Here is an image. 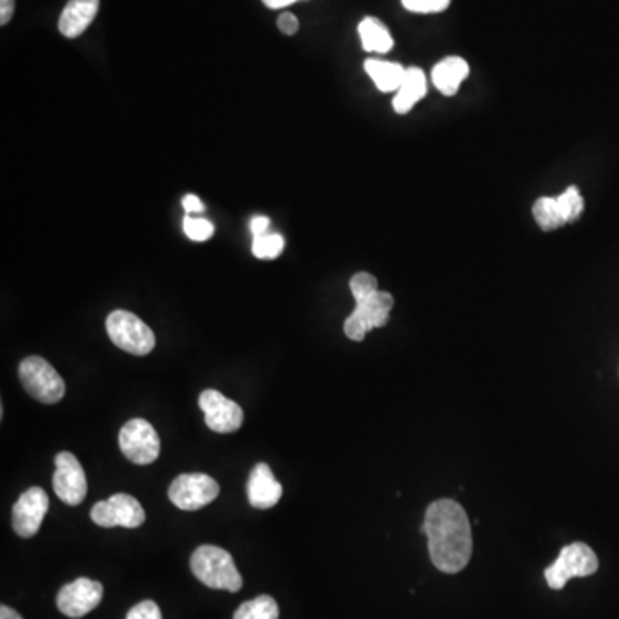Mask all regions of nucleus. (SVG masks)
<instances>
[{
  "label": "nucleus",
  "instance_id": "obj_32",
  "mask_svg": "<svg viewBox=\"0 0 619 619\" xmlns=\"http://www.w3.org/2000/svg\"><path fill=\"white\" fill-rule=\"evenodd\" d=\"M262 2L269 9H282L294 4V2H300V0H262Z\"/></svg>",
  "mask_w": 619,
  "mask_h": 619
},
{
  "label": "nucleus",
  "instance_id": "obj_20",
  "mask_svg": "<svg viewBox=\"0 0 619 619\" xmlns=\"http://www.w3.org/2000/svg\"><path fill=\"white\" fill-rule=\"evenodd\" d=\"M234 619H279L278 602L270 596H259L236 609Z\"/></svg>",
  "mask_w": 619,
  "mask_h": 619
},
{
  "label": "nucleus",
  "instance_id": "obj_12",
  "mask_svg": "<svg viewBox=\"0 0 619 619\" xmlns=\"http://www.w3.org/2000/svg\"><path fill=\"white\" fill-rule=\"evenodd\" d=\"M49 496L42 487H30L12 508V528L23 539L39 533L43 518L49 513Z\"/></svg>",
  "mask_w": 619,
  "mask_h": 619
},
{
  "label": "nucleus",
  "instance_id": "obj_7",
  "mask_svg": "<svg viewBox=\"0 0 619 619\" xmlns=\"http://www.w3.org/2000/svg\"><path fill=\"white\" fill-rule=\"evenodd\" d=\"M119 448L131 463H153L160 455L159 433L143 418H133L119 432Z\"/></svg>",
  "mask_w": 619,
  "mask_h": 619
},
{
  "label": "nucleus",
  "instance_id": "obj_8",
  "mask_svg": "<svg viewBox=\"0 0 619 619\" xmlns=\"http://www.w3.org/2000/svg\"><path fill=\"white\" fill-rule=\"evenodd\" d=\"M221 489L212 477L206 473H183L169 487V499L176 508L197 511L216 501Z\"/></svg>",
  "mask_w": 619,
  "mask_h": 619
},
{
  "label": "nucleus",
  "instance_id": "obj_23",
  "mask_svg": "<svg viewBox=\"0 0 619 619\" xmlns=\"http://www.w3.org/2000/svg\"><path fill=\"white\" fill-rule=\"evenodd\" d=\"M556 200H558L559 210H561L562 219L567 224L577 221L583 212V198H581L580 190L577 187L568 188L565 193L556 197Z\"/></svg>",
  "mask_w": 619,
  "mask_h": 619
},
{
  "label": "nucleus",
  "instance_id": "obj_26",
  "mask_svg": "<svg viewBox=\"0 0 619 619\" xmlns=\"http://www.w3.org/2000/svg\"><path fill=\"white\" fill-rule=\"evenodd\" d=\"M401 4L417 14H433L446 11L451 6V0H401Z\"/></svg>",
  "mask_w": 619,
  "mask_h": 619
},
{
  "label": "nucleus",
  "instance_id": "obj_2",
  "mask_svg": "<svg viewBox=\"0 0 619 619\" xmlns=\"http://www.w3.org/2000/svg\"><path fill=\"white\" fill-rule=\"evenodd\" d=\"M191 571L203 586L216 590L238 592L243 587V578L236 568L234 559L217 546H202L191 555Z\"/></svg>",
  "mask_w": 619,
  "mask_h": 619
},
{
  "label": "nucleus",
  "instance_id": "obj_10",
  "mask_svg": "<svg viewBox=\"0 0 619 619\" xmlns=\"http://www.w3.org/2000/svg\"><path fill=\"white\" fill-rule=\"evenodd\" d=\"M52 486L56 496L66 505L78 506L87 498V476L80 460L71 452L62 451L56 457Z\"/></svg>",
  "mask_w": 619,
  "mask_h": 619
},
{
  "label": "nucleus",
  "instance_id": "obj_17",
  "mask_svg": "<svg viewBox=\"0 0 619 619\" xmlns=\"http://www.w3.org/2000/svg\"><path fill=\"white\" fill-rule=\"evenodd\" d=\"M427 80L422 69L408 68L403 83L398 88L392 107L398 114H408L413 109L415 103L426 97Z\"/></svg>",
  "mask_w": 619,
  "mask_h": 619
},
{
  "label": "nucleus",
  "instance_id": "obj_22",
  "mask_svg": "<svg viewBox=\"0 0 619 619\" xmlns=\"http://www.w3.org/2000/svg\"><path fill=\"white\" fill-rule=\"evenodd\" d=\"M251 251L260 260H274L284 251V238L281 234H262L253 238Z\"/></svg>",
  "mask_w": 619,
  "mask_h": 619
},
{
  "label": "nucleus",
  "instance_id": "obj_1",
  "mask_svg": "<svg viewBox=\"0 0 619 619\" xmlns=\"http://www.w3.org/2000/svg\"><path fill=\"white\" fill-rule=\"evenodd\" d=\"M422 530L429 539L430 559L437 570L458 573L467 568L473 552V537L463 506L452 499L432 502Z\"/></svg>",
  "mask_w": 619,
  "mask_h": 619
},
{
  "label": "nucleus",
  "instance_id": "obj_9",
  "mask_svg": "<svg viewBox=\"0 0 619 619\" xmlns=\"http://www.w3.org/2000/svg\"><path fill=\"white\" fill-rule=\"evenodd\" d=\"M93 523L103 528H138L147 520L143 506L130 495H114L92 508Z\"/></svg>",
  "mask_w": 619,
  "mask_h": 619
},
{
  "label": "nucleus",
  "instance_id": "obj_29",
  "mask_svg": "<svg viewBox=\"0 0 619 619\" xmlns=\"http://www.w3.org/2000/svg\"><path fill=\"white\" fill-rule=\"evenodd\" d=\"M269 228H270L269 217L257 216L253 217V219H251L250 229L251 232H253V238H257V236L267 234Z\"/></svg>",
  "mask_w": 619,
  "mask_h": 619
},
{
  "label": "nucleus",
  "instance_id": "obj_15",
  "mask_svg": "<svg viewBox=\"0 0 619 619\" xmlns=\"http://www.w3.org/2000/svg\"><path fill=\"white\" fill-rule=\"evenodd\" d=\"M99 8L100 0H69L59 18V31L66 39H77L96 20Z\"/></svg>",
  "mask_w": 619,
  "mask_h": 619
},
{
  "label": "nucleus",
  "instance_id": "obj_27",
  "mask_svg": "<svg viewBox=\"0 0 619 619\" xmlns=\"http://www.w3.org/2000/svg\"><path fill=\"white\" fill-rule=\"evenodd\" d=\"M126 619H162V612L153 600H143L130 609Z\"/></svg>",
  "mask_w": 619,
  "mask_h": 619
},
{
  "label": "nucleus",
  "instance_id": "obj_3",
  "mask_svg": "<svg viewBox=\"0 0 619 619\" xmlns=\"http://www.w3.org/2000/svg\"><path fill=\"white\" fill-rule=\"evenodd\" d=\"M107 335L118 348L134 357H144L156 348V335L143 320L126 310H116L107 317Z\"/></svg>",
  "mask_w": 619,
  "mask_h": 619
},
{
  "label": "nucleus",
  "instance_id": "obj_16",
  "mask_svg": "<svg viewBox=\"0 0 619 619\" xmlns=\"http://www.w3.org/2000/svg\"><path fill=\"white\" fill-rule=\"evenodd\" d=\"M468 72H470V68L463 58H446L432 69V81L442 96L451 97L467 80Z\"/></svg>",
  "mask_w": 619,
  "mask_h": 619
},
{
  "label": "nucleus",
  "instance_id": "obj_24",
  "mask_svg": "<svg viewBox=\"0 0 619 619\" xmlns=\"http://www.w3.org/2000/svg\"><path fill=\"white\" fill-rule=\"evenodd\" d=\"M351 293H353L355 300H363V298L370 297V294L379 291V286H377V279L373 278L369 272H358L351 278L350 281Z\"/></svg>",
  "mask_w": 619,
  "mask_h": 619
},
{
  "label": "nucleus",
  "instance_id": "obj_5",
  "mask_svg": "<svg viewBox=\"0 0 619 619\" xmlns=\"http://www.w3.org/2000/svg\"><path fill=\"white\" fill-rule=\"evenodd\" d=\"M597 568H599V559L596 552L587 543L575 542L562 548L558 559L543 571V575L552 590H561L571 578L590 577L596 573Z\"/></svg>",
  "mask_w": 619,
  "mask_h": 619
},
{
  "label": "nucleus",
  "instance_id": "obj_18",
  "mask_svg": "<svg viewBox=\"0 0 619 619\" xmlns=\"http://www.w3.org/2000/svg\"><path fill=\"white\" fill-rule=\"evenodd\" d=\"M366 71L369 72V77L380 92L386 93L398 92L407 74V68L398 62L379 61V59L366 61Z\"/></svg>",
  "mask_w": 619,
  "mask_h": 619
},
{
  "label": "nucleus",
  "instance_id": "obj_31",
  "mask_svg": "<svg viewBox=\"0 0 619 619\" xmlns=\"http://www.w3.org/2000/svg\"><path fill=\"white\" fill-rule=\"evenodd\" d=\"M14 14V0H0V24L4 27Z\"/></svg>",
  "mask_w": 619,
  "mask_h": 619
},
{
  "label": "nucleus",
  "instance_id": "obj_19",
  "mask_svg": "<svg viewBox=\"0 0 619 619\" xmlns=\"http://www.w3.org/2000/svg\"><path fill=\"white\" fill-rule=\"evenodd\" d=\"M361 46L367 52L388 53L395 47L391 33L382 21L377 18H366L358 27Z\"/></svg>",
  "mask_w": 619,
  "mask_h": 619
},
{
  "label": "nucleus",
  "instance_id": "obj_30",
  "mask_svg": "<svg viewBox=\"0 0 619 619\" xmlns=\"http://www.w3.org/2000/svg\"><path fill=\"white\" fill-rule=\"evenodd\" d=\"M183 207L184 210L190 213H200L206 210V206H203L202 200L194 197V194H187V197L183 198Z\"/></svg>",
  "mask_w": 619,
  "mask_h": 619
},
{
  "label": "nucleus",
  "instance_id": "obj_13",
  "mask_svg": "<svg viewBox=\"0 0 619 619\" xmlns=\"http://www.w3.org/2000/svg\"><path fill=\"white\" fill-rule=\"evenodd\" d=\"M102 599L103 587L100 581L78 578L62 587L58 596V608L68 618L80 619L92 612Z\"/></svg>",
  "mask_w": 619,
  "mask_h": 619
},
{
  "label": "nucleus",
  "instance_id": "obj_14",
  "mask_svg": "<svg viewBox=\"0 0 619 619\" xmlns=\"http://www.w3.org/2000/svg\"><path fill=\"white\" fill-rule=\"evenodd\" d=\"M282 498V486L276 479L269 465H254L248 480V501L253 508H274Z\"/></svg>",
  "mask_w": 619,
  "mask_h": 619
},
{
  "label": "nucleus",
  "instance_id": "obj_4",
  "mask_svg": "<svg viewBox=\"0 0 619 619\" xmlns=\"http://www.w3.org/2000/svg\"><path fill=\"white\" fill-rule=\"evenodd\" d=\"M20 379L24 391L40 403L56 405L64 398V380L42 357L24 358L20 366Z\"/></svg>",
  "mask_w": 619,
  "mask_h": 619
},
{
  "label": "nucleus",
  "instance_id": "obj_6",
  "mask_svg": "<svg viewBox=\"0 0 619 619\" xmlns=\"http://www.w3.org/2000/svg\"><path fill=\"white\" fill-rule=\"evenodd\" d=\"M395 307V298L386 291H376L370 297L357 301V308L345 322V335L351 341H363L377 327H385Z\"/></svg>",
  "mask_w": 619,
  "mask_h": 619
},
{
  "label": "nucleus",
  "instance_id": "obj_11",
  "mask_svg": "<svg viewBox=\"0 0 619 619\" xmlns=\"http://www.w3.org/2000/svg\"><path fill=\"white\" fill-rule=\"evenodd\" d=\"M198 405L206 413V423L217 433H231L243 426L244 415L240 405L226 398L216 389H207L198 398Z\"/></svg>",
  "mask_w": 619,
  "mask_h": 619
},
{
  "label": "nucleus",
  "instance_id": "obj_28",
  "mask_svg": "<svg viewBox=\"0 0 619 619\" xmlns=\"http://www.w3.org/2000/svg\"><path fill=\"white\" fill-rule=\"evenodd\" d=\"M278 28L282 33L291 37V34L298 33V30H300V21H298L297 16L291 14V12H282V14L279 16Z\"/></svg>",
  "mask_w": 619,
  "mask_h": 619
},
{
  "label": "nucleus",
  "instance_id": "obj_21",
  "mask_svg": "<svg viewBox=\"0 0 619 619\" xmlns=\"http://www.w3.org/2000/svg\"><path fill=\"white\" fill-rule=\"evenodd\" d=\"M533 217L542 231H552L567 224L559 210L558 200L551 197H543L537 200L533 206Z\"/></svg>",
  "mask_w": 619,
  "mask_h": 619
},
{
  "label": "nucleus",
  "instance_id": "obj_25",
  "mask_svg": "<svg viewBox=\"0 0 619 619\" xmlns=\"http://www.w3.org/2000/svg\"><path fill=\"white\" fill-rule=\"evenodd\" d=\"M184 232L188 238L193 241H207L212 238L213 224L207 219H198V217H187L184 219Z\"/></svg>",
  "mask_w": 619,
  "mask_h": 619
},
{
  "label": "nucleus",
  "instance_id": "obj_33",
  "mask_svg": "<svg viewBox=\"0 0 619 619\" xmlns=\"http://www.w3.org/2000/svg\"><path fill=\"white\" fill-rule=\"evenodd\" d=\"M0 619H23L21 615L14 611V609L9 608V606H2L0 608Z\"/></svg>",
  "mask_w": 619,
  "mask_h": 619
}]
</instances>
